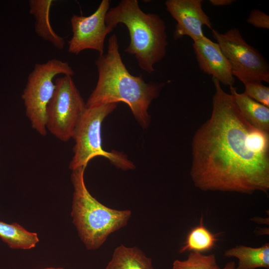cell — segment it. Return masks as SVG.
<instances>
[{"mask_svg": "<svg viewBox=\"0 0 269 269\" xmlns=\"http://www.w3.org/2000/svg\"><path fill=\"white\" fill-rule=\"evenodd\" d=\"M215 93L210 117L191 143L190 176L205 191L252 194L269 190V133L250 124L233 96L212 78Z\"/></svg>", "mask_w": 269, "mask_h": 269, "instance_id": "1", "label": "cell"}, {"mask_svg": "<svg viewBox=\"0 0 269 269\" xmlns=\"http://www.w3.org/2000/svg\"><path fill=\"white\" fill-rule=\"evenodd\" d=\"M95 64L98 79L86 103V107L125 103L141 126L146 128L150 123L149 106L158 97L165 83H146L141 76L132 75L122 61L115 34L109 39L107 53L100 55Z\"/></svg>", "mask_w": 269, "mask_h": 269, "instance_id": "2", "label": "cell"}, {"mask_svg": "<svg viewBox=\"0 0 269 269\" xmlns=\"http://www.w3.org/2000/svg\"><path fill=\"white\" fill-rule=\"evenodd\" d=\"M105 20L111 31L119 23L127 27L130 41L125 52L134 55L141 69L153 72L168 46L166 26L159 15L143 12L137 0H122L108 10Z\"/></svg>", "mask_w": 269, "mask_h": 269, "instance_id": "3", "label": "cell"}, {"mask_svg": "<svg viewBox=\"0 0 269 269\" xmlns=\"http://www.w3.org/2000/svg\"><path fill=\"white\" fill-rule=\"evenodd\" d=\"M85 168L73 170L71 175L74 189L71 216L86 248L94 250L103 245L110 234L127 224L131 211L108 208L93 197L85 184Z\"/></svg>", "mask_w": 269, "mask_h": 269, "instance_id": "4", "label": "cell"}, {"mask_svg": "<svg viewBox=\"0 0 269 269\" xmlns=\"http://www.w3.org/2000/svg\"><path fill=\"white\" fill-rule=\"evenodd\" d=\"M117 107L110 103L86 108L73 137L75 141L74 155L70 162L72 171L86 167L88 162L97 156H102L123 170L133 169L134 165L126 155L117 151L105 150L102 145L101 125L105 118Z\"/></svg>", "mask_w": 269, "mask_h": 269, "instance_id": "5", "label": "cell"}, {"mask_svg": "<svg viewBox=\"0 0 269 269\" xmlns=\"http://www.w3.org/2000/svg\"><path fill=\"white\" fill-rule=\"evenodd\" d=\"M58 74L73 76L74 72L68 62L57 59L36 64L22 94L26 116L32 128L42 136L47 134L46 110L56 88L53 80Z\"/></svg>", "mask_w": 269, "mask_h": 269, "instance_id": "6", "label": "cell"}, {"mask_svg": "<svg viewBox=\"0 0 269 269\" xmlns=\"http://www.w3.org/2000/svg\"><path fill=\"white\" fill-rule=\"evenodd\" d=\"M72 77L56 79L55 92L46 110V129L64 142L73 138L87 108Z\"/></svg>", "mask_w": 269, "mask_h": 269, "instance_id": "7", "label": "cell"}, {"mask_svg": "<svg viewBox=\"0 0 269 269\" xmlns=\"http://www.w3.org/2000/svg\"><path fill=\"white\" fill-rule=\"evenodd\" d=\"M214 38L227 59L233 75L243 84L269 83V65L261 53L249 44L239 29L233 28L224 33L212 29Z\"/></svg>", "mask_w": 269, "mask_h": 269, "instance_id": "8", "label": "cell"}, {"mask_svg": "<svg viewBox=\"0 0 269 269\" xmlns=\"http://www.w3.org/2000/svg\"><path fill=\"white\" fill-rule=\"evenodd\" d=\"M110 4L109 0H103L96 10L88 16L74 14L70 23L73 35L68 42V52L78 55L86 49L104 54L106 36L111 31L106 24V15Z\"/></svg>", "mask_w": 269, "mask_h": 269, "instance_id": "9", "label": "cell"}, {"mask_svg": "<svg viewBox=\"0 0 269 269\" xmlns=\"http://www.w3.org/2000/svg\"><path fill=\"white\" fill-rule=\"evenodd\" d=\"M202 0H167V11L176 21L173 32L175 40L188 36L194 41L205 36L203 26L212 28L210 17L203 10Z\"/></svg>", "mask_w": 269, "mask_h": 269, "instance_id": "10", "label": "cell"}, {"mask_svg": "<svg viewBox=\"0 0 269 269\" xmlns=\"http://www.w3.org/2000/svg\"><path fill=\"white\" fill-rule=\"evenodd\" d=\"M200 69L220 83L229 87L235 83L230 64L217 42L205 36L193 43Z\"/></svg>", "mask_w": 269, "mask_h": 269, "instance_id": "11", "label": "cell"}, {"mask_svg": "<svg viewBox=\"0 0 269 269\" xmlns=\"http://www.w3.org/2000/svg\"><path fill=\"white\" fill-rule=\"evenodd\" d=\"M52 0H29V13L35 19V31L44 40L50 42L59 50L64 47V39L53 30L50 22V11Z\"/></svg>", "mask_w": 269, "mask_h": 269, "instance_id": "12", "label": "cell"}, {"mask_svg": "<svg viewBox=\"0 0 269 269\" xmlns=\"http://www.w3.org/2000/svg\"><path fill=\"white\" fill-rule=\"evenodd\" d=\"M230 94L245 119L254 127L269 133V108L251 99L245 94L239 93L236 88L230 87Z\"/></svg>", "mask_w": 269, "mask_h": 269, "instance_id": "13", "label": "cell"}, {"mask_svg": "<svg viewBox=\"0 0 269 269\" xmlns=\"http://www.w3.org/2000/svg\"><path fill=\"white\" fill-rule=\"evenodd\" d=\"M224 256L235 257L238 260L236 269H269V244L254 248L243 245L236 246L226 250Z\"/></svg>", "mask_w": 269, "mask_h": 269, "instance_id": "14", "label": "cell"}, {"mask_svg": "<svg viewBox=\"0 0 269 269\" xmlns=\"http://www.w3.org/2000/svg\"><path fill=\"white\" fill-rule=\"evenodd\" d=\"M106 269H154L151 259L138 248L117 247Z\"/></svg>", "mask_w": 269, "mask_h": 269, "instance_id": "15", "label": "cell"}, {"mask_svg": "<svg viewBox=\"0 0 269 269\" xmlns=\"http://www.w3.org/2000/svg\"><path fill=\"white\" fill-rule=\"evenodd\" d=\"M217 240V235L212 233L204 226L202 216L200 224L192 228L188 233L179 252L182 253L188 251L203 253L213 249Z\"/></svg>", "mask_w": 269, "mask_h": 269, "instance_id": "16", "label": "cell"}, {"mask_svg": "<svg viewBox=\"0 0 269 269\" xmlns=\"http://www.w3.org/2000/svg\"><path fill=\"white\" fill-rule=\"evenodd\" d=\"M218 266L214 254L191 252L187 259L176 260L172 264V269H215Z\"/></svg>", "mask_w": 269, "mask_h": 269, "instance_id": "17", "label": "cell"}, {"mask_svg": "<svg viewBox=\"0 0 269 269\" xmlns=\"http://www.w3.org/2000/svg\"><path fill=\"white\" fill-rule=\"evenodd\" d=\"M243 93L256 102L269 108V87L262 82H254L244 84Z\"/></svg>", "mask_w": 269, "mask_h": 269, "instance_id": "18", "label": "cell"}, {"mask_svg": "<svg viewBox=\"0 0 269 269\" xmlns=\"http://www.w3.org/2000/svg\"><path fill=\"white\" fill-rule=\"evenodd\" d=\"M247 22L258 28L269 29V15L258 9L251 10Z\"/></svg>", "mask_w": 269, "mask_h": 269, "instance_id": "19", "label": "cell"}, {"mask_svg": "<svg viewBox=\"0 0 269 269\" xmlns=\"http://www.w3.org/2000/svg\"><path fill=\"white\" fill-rule=\"evenodd\" d=\"M210 3L216 6H223L230 5L235 2L234 0H210Z\"/></svg>", "mask_w": 269, "mask_h": 269, "instance_id": "20", "label": "cell"}, {"mask_svg": "<svg viewBox=\"0 0 269 269\" xmlns=\"http://www.w3.org/2000/svg\"><path fill=\"white\" fill-rule=\"evenodd\" d=\"M235 263L234 261H230L227 263L223 268L217 267L215 269H236Z\"/></svg>", "mask_w": 269, "mask_h": 269, "instance_id": "21", "label": "cell"}, {"mask_svg": "<svg viewBox=\"0 0 269 269\" xmlns=\"http://www.w3.org/2000/svg\"><path fill=\"white\" fill-rule=\"evenodd\" d=\"M41 269H64L63 268H43Z\"/></svg>", "mask_w": 269, "mask_h": 269, "instance_id": "22", "label": "cell"}]
</instances>
